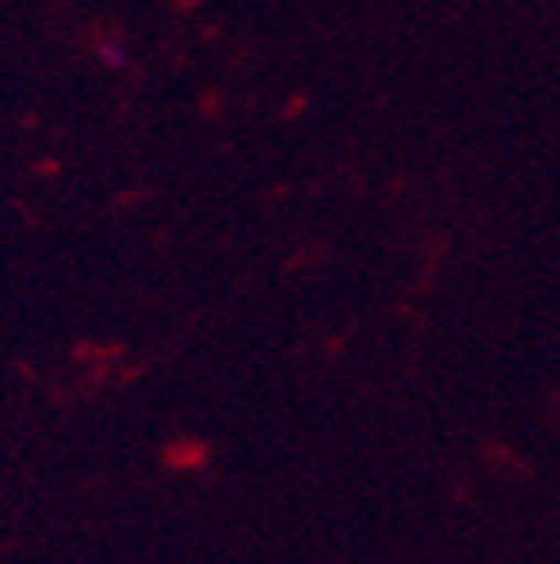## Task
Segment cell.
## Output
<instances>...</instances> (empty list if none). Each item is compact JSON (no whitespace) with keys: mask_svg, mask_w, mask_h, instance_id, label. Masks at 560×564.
I'll return each mask as SVG.
<instances>
[{"mask_svg":"<svg viewBox=\"0 0 560 564\" xmlns=\"http://www.w3.org/2000/svg\"><path fill=\"white\" fill-rule=\"evenodd\" d=\"M97 56H100V65L108 68H125L129 65V44H120V41H97Z\"/></svg>","mask_w":560,"mask_h":564,"instance_id":"obj_1","label":"cell"}]
</instances>
